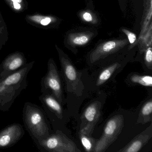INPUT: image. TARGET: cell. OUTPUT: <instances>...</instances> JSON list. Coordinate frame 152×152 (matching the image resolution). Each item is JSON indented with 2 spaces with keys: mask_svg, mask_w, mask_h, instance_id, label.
<instances>
[{
  "mask_svg": "<svg viewBox=\"0 0 152 152\" xmlns=\"http://www.w3.org/2000/svg\"><path fill=\"white\" fill-rule=\"evenodd\" d=\"M120 66L121 65L119 63H116L111 65L104 69L99 75L96 83L97 86H100L103 85L111 77L112 75Z\"/></svg>",
  "mask_w": 152,
  "mask_h": 152,
  "instance_id": "obj_15",
  "label": "cell"
},
{
  "mask_svg": "<svg viewBox=\"0 0 152 152\" xmlns=\"http://www.w3.org/2000/svg\"><path fill=\"white\" fill-rule=\"evenodd\" d=\"M25 133L19 123H13L0 131V149L9 148L16 144Z\"/></svg>",
  "mask_w": 152,
  "mask_h": 152,
  "instance_id": "obj_8",
  "label": "cell"
},
{
  "mask_svg": "<svg viewBox=\"0 0 152 152\" xmlns=\"http://www.w3.org/2000/svg\"><path fill=\"white\" fill-rule=\"evenodd\" d=\"M90 37L85 34H71L69 36L70 44L74 46H82L88 42Z\"/></svg>",
  "mask_w": 152,
  "mask_h": 152,
  "instance_id": "obj_16",
  "label": "cell"
},
{
  "mask_svg": "<svg viewBox=\"0 0 152 152\" xmlns=\"http://www.w3.org/2000/svg\"><path fill=\"white\" fill-rule=\"evenodd\" d=\"M152 120V99H150L144 104L140 111L137 124H144Z\"/></svg>",
  "mask_w": 152,
  "mask_h": 152,
  "instance_id": "obj_13",
  "label": "cell"
},
{
  "mask_svg": "<svg viewBox=\"0 0 152 152\" xmlns=\"http://www.w3.org/2000/svg\"><path fill=\"white\" fill-rule=\"evenodd\" d=\"M152 137V125L131 140L118 152H138L148 142Z\"/></svg>",
  "mask_w": 152,
  "mask_h": 152,
  "instance_id": "obj_12",
  "label": "cell"
},
{
  "mask_svg": "<svg viewBox=\"0 0 152 152\" xmlns=\"http://www.w3.org/2000/svg\"><path fill=\"white\" fill-rule=\"evenodd\" d=\"M128 44L127 39L114 40L101 43L91 52L90 60L91 64L115 53Z\"/></svg>",
  "mask_w": 152,
  "mask_h": 152,
  "instance_id": "obj_10",
  "label": "cell"
},
{
  "mask_svg": "<svg viewBox=\"0 0 152 152\" xmlns=\"http://www.w3.org/2000/svg\"><path fill=\"white\" fill-rule=\"evenodd\" d=\"M145 62L147 67L150 69H152V51L151 47L148 48L145 52Z\"/></svg>",
  "mask_w": 152,
  "mask_h": 152,
  "instance_id": "obj_18",
  "label": "cell"
},
{
  "mask_svg": "<svg viewBox=\"0 0 152 152\" xmlns=\"http://www.w3.org/2000/svg\"><path fill=\"white\" fill-rule=\"evenodd\" d=\"M34 62L26 64L15 72L0 80V110L8 111L16 98L28 86L27 75Z\"/></svg>",
  "mask_w": 152,
  "mask_h": 152,
  "instance_id": "obj_1",
  "label": "cell"
},
{
  "mask_svg": "<svg viewBox=\"0 0 152 152\" xmlns=\"http://www.w3.org/2000/svg\"><path fill=\"white\" fill-rule=\"evenodd\" d=\"M130 80L133 83H137L145 87H152V77L150 75H132L131 76Z\"/></svg>",
  "mask_w": 152,
  "mask_h": 152,
  "instance_id": "obj_17",
  "label": "cell"
},
{
  "mask_svg": "<svg viewBox=\"0 0 152 152\" xmlns=\"http://www.w3.org/2000/svg\"><path fill=\"white\" fill-rule=\"evenodd\" d=\"M79 135L81 143L85 150L88 152H94L98 140L81 130L79 132Z\"/></svg>",
  "mask_w": 152,
  "mask_h": 152,
  "instance_id": "obj_14",
  "label": "cell"
},
{
  "mask_svg": "<svg viewBox=\"0 0 152 152\" xmlns=\"http://www.w3.org/2000/svg\"><path fill=\"white\" fill-rule=\"evenodd\" d=\"M40 84L41 93H51L61 104H64V96L61 75L52 59H50L48 63V71L42 78Z\"/></svg>",
  "mask_w": 152,
  "mask_h": 152,
  "instance_id": "obj_4",
  "label": "cell"
},
{
  "mask_svg": "<svg viewBox=\"0 0 152 152\" xmlns=\"http://www.w3.org/2000/svg\"><path fill=\"white\" fill-rule=\"evenodd\" d=\"M14 6L16 9L19 10L21 8V6L19 3H18V2H14Z\"/></svg>",
  "mask_w": 152,
  "mask_h": 152,
  "instance_id": "obj_22",
  "label": "cell"
},
{
  "mask_svg": "<svg viewBox=\"0 0 152 152\" xmlns=\"http://www.w3.org/2000/svg\"><path fill=\"white\" fill-rule=\"evenodd\" d=\"M34 143L41 152H81L74 141L60 130H57L47 137Z\"/></svg>",
  "mask_w": 152,
  "mask_h": 152,
  "instance_id": "obj_3",
  "label": "cell"
},
{
  "mask_svg": "<svg viewBox=\"0 0 152 152\" xmlns=\"http://www.w3.org/2000/svg\"><path fill=\"white\" fill-rule=\"evenodd\" d=\"M51 22V19L49 18H47L45 19H42L41 21V24L43 26H46L48 25Z\"/></svg>",
  "mask_w": 152,
  "mask_h": 152,
  "instance_id": "obj_21",
  "label": "cell"
},
{
  "mask_svg": "<svg viewBox=\"0 0 152 152\" xmlns=\"http://www.w3.org/2000/svg\"><path fill=\"white\" fill-rule=\"evenodd\" d=\"M22 0H12V1H13V2H18V3L22 2Z\"/></svg>",
  "mask_w": 152,
  "mask_h": 152,
  "instance_id": "obj_23",
  "label": "cell"
},
{
  "mask_svg": "<svg viewBox=\"0 0 152 152\" xmlns=\"http://www.w3.org/2000/svg\"><path fill=\"white\" fill-rule=\"evenodd\" d=\"M62 75L63 76L68 92L77 96H81L84 86L81 80V73L77 71L67 56L60 52Z\"/></svg>",
  "mask_w": 152,
  "mask_h": 152,
  "instance_id": "obj_5",
  "label": "cell"
},
{
  "mask_svg": "<svg viewBox=\"0 0 152 152\" xmlns=\"http://www.w3.org/2000/svg\"><path fill=\"white\" fill-rule=\"evenodd\" d=\"M122 31L128 36V39L130 43L131 44H134L137 40L136 34L125 29H122Z\"/></svg>",
  "mask_w": 152,
  "mask_h": 152,
  "instance_id": "obj_19",
  "label": "cell"
},
{
  "mask_svg": "<svg viewBox=\"0 0 152 152\" xmlns=\"http://www.w3.org/2000/svg\"><path fill=\"white\" fill-rule=\"evenodd\" d=\"M42 93L39 99L48 117L52 123L55 122L56 120L62 121L64 118V109L62 104L51 93Z\"/></svg>",
  "mask_w": 152,
  "mask_h": 152,
  "instance_id": "obj_9",
  "label": "cell"
},
{
  "mask_svg": "<svg viewBox=\"0 0 152 152\" xmlns=\"http://www.w3.org/2000/svg\"><path fill=\"white\" fill-rule=\"evenodd\" d=\"M124 126V117L118 114L110 118L105 125L102 136L98 140L94 152H105L117 139Z\"/></svg>",
  "mask_w": 152,
  "mask_h": 152,
  "instance_id": "obj_6",
  "label": "cell"
},
{
  "mask_svg": "<svg viewBox=\"0 0 152 152\" xmlns=\"http://www.w3.org/2000/svg\"><path fill=\"white\" fill-rule=\"evenodd\" d=\"M23 113L25 127L34 143L54 133L46 112L41 107L26 102L24 105Z\"/></svg>",
  "mask_w": 152,
  "mask_h": 152,
  "instance_id": "obj_2",
  "label": "cell"
},
{
  "mask_svg": "<svg viewBox=\"0 0 152 152\" xmlns=\"http://www.w3.org/2000/svg\"><path fill=\"white\" fill-rule=\"evenodd\" d=\"M83 18L86 22H91L93 20L92 16L89 12H85L83 15Z\"/></svg>",
  "mask_w": 152,
  "mask_h": 152,
  "instance_id": "obj_20",
  "label": "cell"
},
{
  "mask_svg": "<svg viewBox=\"0 0 152 152\" xmlns=\"http://www.w3.org/2000/svg\"><path fill=\"white\" fill-rule=\"evenodd\" d=\"M26 60L20 54L7 58L0 65V80L26 65Z\"/></svg>",
  "mask_w": 152,
  "mask_h": 152,
  "instance_id": "obj_11",
  "label": "cell"
},
{
  "mask_svg": "<svg viewBox=\"0 0 152 152\" xmlns=\"http://www.w3.org/2000/svg\"><path fill=\"white\" fill-rule=\"evenodd\" d=\"M101 107V103L96 101L85 108L81 116V131L90 135L92 134L100 117Z\"/></svg>",
  "mask_w": 152,
  "mask_h": 152,
  "instance_id": "obj_7",
  "label": "cell"
}]
</instances>
